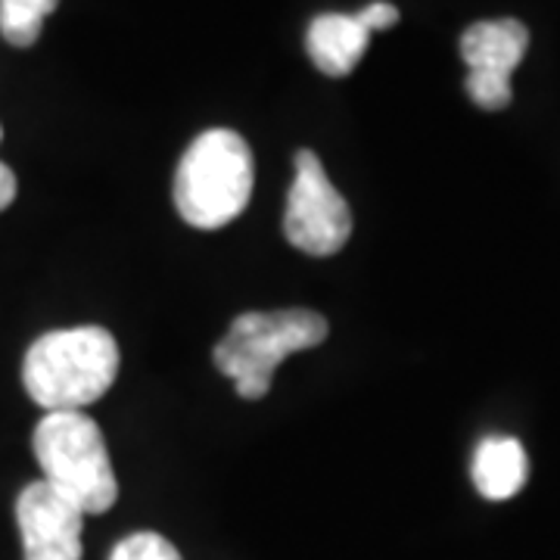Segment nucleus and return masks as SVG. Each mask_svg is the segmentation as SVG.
<instances>
[{"mask_svg": "<svg viewBox=\"0 0 560 560\" xmlns=\"http://www.w3.org/2000/svg\"><path fill=\"white\" fill-rule=\"evenodd\" d=\"M119 374V346L103 327H69L32 342L22 383L35 405L50 411H81L106 396Z\"/></svg>", "mask_w": 560, "mask_h": 560, "instance_id": "1", "label": "nucleus"}, {"mask_svg": "<svg viewBox=\"0 0 560 560\" xmlns=\"http://www.w3.org/2000/svg\"><path fill=\"white\" fill-rule=\"evenodd\" d=\"M253 153L231 128H209L187 147L175 175V209L190 228L219 231L253 197Z\"/></svg>", "mask_w": 560, "mask_h": 560, "instance_id": "2", "label": "nucleus"}, {"mask_svg": "<svg viewBox=\"0 0 560 560\" xmlns=\"http://www.w3.org/2000/svg\"><path fill=\"white\" fill-rule=\"evenodd\" d=\"M327 320L312 308L246 312L231 320L212 359L221 374L234 381L243 399L259 401L268 396L280 361L320 346L327 340Z\"/></svg>", "mask_w": 560, "mask_h": 560, "instance_id": "3", "label": "nucleus"}, {"mask_svg": "<svg viewBox=\"0 0 560 560\" xmlns=\"http://www.w3.org/2000/svg\"><path fill=\"white\" fill-rule=\"evenodd\" d=\"M35 458L44 482L81 514H103L119 499V482L101 427L84 411H50L35 427Z\"/></svg>", "mask_w": 560, "mask_h": 560, "instance_id": "4", "label": "nucleus"}, {"mask_svg": "<svg viewBox=\"0 0 560 560\" xmlns=\"http://www.w3.org/2000/svg\"><path fill=\"white\" fill-rule=\"evenodd\" d=\"M283 234L308 256H334L352 234V212L312 150L296 153V178L287 197Z\"/></svg>", "mask_w": 560, "mask_h": 560, "instance_id": "5", "label": "nucleus"}, {"mask_svg": "<svg viewBox=\"0 0 560 560\" xmlns=\"http://www.w3.org/2000/svg\"><path fill=\"white\" fill-rule=\"evenodd\" d=\"M25 560H81L84 514L44 480L22 489L16 501Z\"/></svg>", "mask_w": 560, "mask_h": 560, "instance_id": "6", "label": "nucleus"}, {"mask_svg": "<svg viewBox=\"0 0 560 560\" xmlns=\"http://www.w3.org/2000/svg\"><path fill=\"white\" fill-rule=\"evenodd\" d=\"M529 47V32L517 20H489L474 22L460 35V60L467 62L470 72L486 75H504L521 66L523 54Z\"/></svg>", "mask_w": 560, "mask_h": 560, "instance_id": "7", "label": "nucleus"}, {"mask_svg": "<svg viewBox=\"0 0 560 560\" xmlns=\"http://www.w3.org/2000/svg\"><path fill=\"white\" fill-rule=\"evenodd\" d=\"M371 32L355 13H324L315 16L305 32L308 57L324 75L342 79L349 75L368 50Z\"/></svg>", "mask_w": 560, "mask_h": 560, "instance_id": "8", "label": "nucleus"}, {"mask_svg": "<svg viewBox=\"0 0 560 560\" xmlns=\"http://www.w3.org/2000/svg\"><path fill=\"white\" fill-rule=\"evenodd\" d=\"M470 474H474V486L482 499L508 501L526 486L529 460H526V452L517 440L489 436V440L480 442Z\"/></svg>", "mask_w": 560, "mask_h": 560, "instance_id": "9", "label": "nucleus"}, {"mask_svg": "<svg viewBox=\"0 0 560 560\" xmlns=\"http://www.w3.org/2000/svg\"><path fill=\"white\" fill-rule=\"evenodd\" d=\"M57 7L60 0H0V35L13 47H32Z\"/></svg>", "mask_w": 560, "mask_h": 560, "instance_id": "10", "label": "nucleus"}, {"mask_svg": "<svg viewBox=\"0 0 560 560\" xmlns=\"http://www.w3.org/2000/svg\"><path fill=\"white\" fill-rule=\"evenodd\" d=\"M109 560H180V555L160 533H135L113 548Z\"/></svg>", "mask_w": 560, "mask_h": 560, "instance_id": "11", "label": "nucleus"}, {"mask_svg": "<svg viewBox=\"0 0 560 560\" xmlns=\"http://www.w3.org/2000/svg\"><path fill=\"white\" fill-rule=\"evenodd\" d=\"M467 94L480 109H504L511 103V79L486 75V72H467Z\"/></svg>", "mask_w": 560, "mask_h": 560, "instance_id": "12", "label": "nucleus"}, {"mask_svg": "<svg viewBox=\"0 0 560 560\" xmlns=\"http://www.w3.org/2000/svg\"><path fill=\"white\" fill-rule=\"evenodd\" d=\"M361 22H364V28L374 35V32H383V28H393L396 22H399V10L393 7V3H386V0H377V3H368L364 10L355 13Z\"/></svg>", "mask_w": 560, "mask_h": 560, "instance_id": "13", "label": "nucleus"}, {"mask_svg": "<svg viewBox=\"0 0 560 560\" xmlns=\"http://www.w3.org/2000/svg\"><path fill=\"white\" fill-rule=\"evenodd\" d=\"M16 200V175L0 162V212Z\"/></svg>", "mask_w": 560, "mask_h": 560, "instance_id": "14", "label": "nucleus"}, {"mask_svg": "<svg viewBox=\"0 0 560 560\" xmlns=\"http://www.w3.org/2000/svg\"><path fill=\"white\" fill-rule=\"evenodd\" d=\"M0 138H3V131H0Z\"/></svg>", "mask_w": 560, "mask_h": 560, "instance_id": "15", "label": "nucleus"}]
</instances>
